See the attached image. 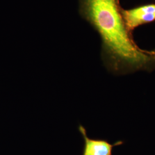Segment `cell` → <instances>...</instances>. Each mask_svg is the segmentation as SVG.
Wrapping results in <instances>:
<instances>
[{
	"label": "cell",
	"mask_w": 155,
	"mask_h": 155,
	"mask_svg": "<svg viewBox=\"0 0 155 155\" xmlns=\"http://www.w3.org/2000/svg\"><path fill=\"white\" fill-rule=\"evenodd\" d=\"M120 0H79L81 16L98 33L101 56L116 75L155 70V50L140 48L124 21Z\"/></svg>",
	"instance_id": "1"
},
{
	"label": "cell",
	"mask_w": 155,
	"mask_h": 155,
	"mask_svg": "<svg viewBox=\"0 0 155 155\" xmlns=\"http://www.w3.org/2000/svg\"><path fill=\"white\" fill-rule=\"evenodd\" d=\"M121 13L127 29L132 33L139 26L155 21V4L139 6L130 9L121 8Z\"/></svg>",
	"instance_id": "2"
},
{
	"label": "cell",
	"mask_w": 155,
	"mask_h": 155,
	"mask_svg": "<svg viewBox=\"0 0 155 155\" xmlns=\"http://www.w3.org/2000/svg\"><path fill=\"white\" fill-rule=\"evenodd\" d=\"M78 129L84 141L82 155H112L113 148L123 144L122 141L110 144L106 140L89 138L86 129L81 125L79 126Z\"/></svg>",
	"instance_id": "3"
}]
</instances>
